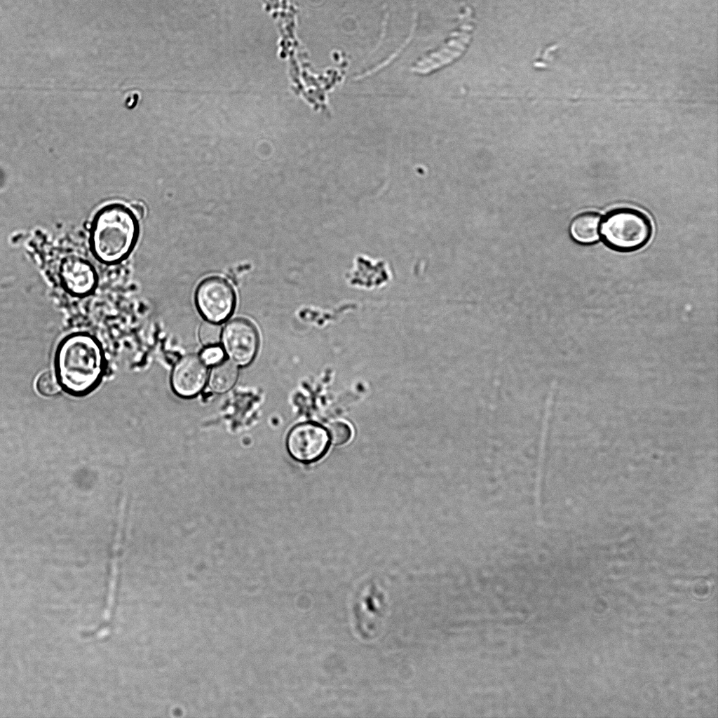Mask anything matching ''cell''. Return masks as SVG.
<instances>
[{
	"label": "cell",
	"instance_id": "cell-1",
	"mask_svg": "<svg viewBox=\"0 0 718 718\" xmlns=\"http://www.w3.org/2000/svg\"><path fill=\"white\" fill-rule=\"evenodd\" d=\"M139 236L137 217L121 203L100 208L92 220L90 249L100 262L112 265L125 260L134 249Z\"/></svg>",
	"mask_w": 718,
	"mask_h": 718
},
{
	"label": "cell",
	"instance_id": "cell-2",
	"mask_svg": "<svg viewBox=\"0 0 718 718\" xmlns=\"http://www.w3.org/2000/svg\"><path fill=\"white\" fill-rule=\"evenodd\" d=\"M57 367L60 381L68 391H85L96 383L101 374L100 348L89 337L73 336L60 348Z\"/></svg>",
	"mask_w": 718,
	"mask_h": 718
},
{
	"label": "cell",
	"instance_id": "cell-3",
	"mask_svg": "<svg viewBox=\"0 0 718 718\" xmlns=\"http://www.w3.org/2000/svg\"><path fill=\"white\" fill-rule=\"evenodd\" d=\"M600 237L609 249L631 252L644 248L653 235V224L646 214L630 207L614 208L601 220Z\"/></svg>",
	"mask_w": 718,
	"mask_h": 718
},
{
	"label": "cell",
	"instance_id": "cell-4",
	"mask_svg": "<svg viewBox=\"0 0 718 718\" xmlns=\"http://www.w3.org/2000/svg\"><path fill=\"white\" fill-rule=\"evenodd\" d=\"M195 302L198 311L206 320L219 323L232 313L236 304V294L225 279L210 276L198 284L195 292Z\"/></svg>",
	"mask_w": 718,
	"mask_h": 718
},
{
	"label": "cell",
	"instance_id": "cell-5",
	"mask_svg": "<svg viewBox=\"0 0 718 718\" xmlns=\"http://www.w3.org/2000/svg\"><path fill=\"white\" fill-rule=\"evenodd\" d=\"M286 447L295 461L308 464L323 458L329 448V436L320 425L306 422L294 426L289 432Z\"/></svg>",
	"mask_w": 718,
	"mask_h": 718
},
{
	"label": "cell",
	"instance_id": "cell-6",
	"mask_svg": "<svg viewBox=\"0 0 718 718\" xmlns=\"http://www.w3.org/2000/svg\"><path fill=\"white\" fill-rule=\"evenodd\" d=\"M224 351L235 364H250L257 355L259 337L257 328L249 320L235 318L229 320L222 330Z\"/></svg>",
	"mask_w": 718,
	"mask_h": 718
},
{
	"label": "cell",
	"instance_id": "cell-7",
	"mask_svg": "<svg viewBox=\"0 0 718 718\" xmlns=\"http://www.w3.org/2000/svg\"><path fill=\"white\" fill-rule=\"evenodd\" d=\"M473 22L470 12L465 13L461 19L459 30L454 32L448 41L439 48L420 59L415 64L414 71L419 74H428L460 57L470 40Z\"/></svg>",
	"mask_w": 718,
	"mask_h": 718
},
{
	"label": "cell",
	"instance_id": "cell-8",
	"mask_svg": "<svg viewBox=\"0 0 718 718\" xmlns=\"http://www.w3.org/2000/svg\"><path fill=\"white\" fill-rule=\"evenodd\" d=\"M125 508L126 498L123 496H121L118 508L116 533L111 548L109 575L103 618L102 622L96 627L97 631L103 635L109 634L110 632L116 607L119 578V558L121 549Z\"/></svg>",
	"mask_w": 718,
	"mask_h": 718
},
{
	"label": "cell",
	"instance_id": "cell-9",
	"mask_svg": "<svg viewBox=\"0 0 718 718\" xmlns=\"http://www.w3.org/2000/svg\"><path fill=\"white\" fill-rule=\"evenodd\" d=\"M207 365L201 357L189 354L182 357L175 363L171 374V385L174 392L183 398L197 395L205 386L208 378Z\"/></svg>",
	"mask_w": 718,
	"mask_h": 718
},
{
	"label": "cell",
	"instance_id": "cell-10",
	"mask_svg": "<svg viewBox=\"0 0 718 718\" xmlns=\"http://www.w3.org/2000/svg\"><path fill=\"white\" fill-rule=\"evenodd\" d=\"M60 276L65 287L75 294H86L95 287L97 275L90 263L76 256H67L60 265Z\"/></svg>",
	"mask_w": 718,
	"mask_h": 718
},
{
	"label": "cell",
	"instance_id": "cell-11",
	"mask_svg": "<svg viewBox=\"0 0 718 718\" xmlns=\"http://www.w3.org/2000/svg\"><path fill=\"white\" fill-rule=\"evenodd\" d=\"M601 220V215L593 211H586L576 215L569 227L571 238L581 245L597 242L600 236Z\"/></svg>",
	"mask_w": 718,
	"mask_h": 718
},
{
	"label": "cell",
	"instance_id": "cell-12",
	"mask_svg": "<svg viewBox=\"0 0 718 718\" xmlns=\"http://www.w3.org/2000/svg\"><path fill=\"white\" fill-rule=\"evenodd\" d=\"M238 370L234 363L224 360L215 365L208 378L210 390L216 393L229 391L236 384Z\"/></svg>",
	"mask_w": 718,
	"mask_h": 718
},
{
	"label": "cell",
	"instance_id": "cell-13",
	"mask_svg": "<svg viewBox=\"0 0 718 718\" xmlns=\"http://www.w3.org/2000/svg\"><path fill=\"white\" fill-rule=\"evenodd\" d=\"M360 602L357 605V616H358V622H365V625L369 626V623L372 622V625L375 627L376 623L380 619V616L383 614L384 610V598L380 591L374 587H372L368 590L367 593L363 596L360 599Z\"/></svg>",
	"mask_w": 718,
	"mask_h": 718
},
{
	"label": "cell",
	"instance_id": "cell-14",
	"mask_svg": "<svg viewBox=\"0 0 718 718\" xmlns=\"http://www.w3.org/2000/svg\"><path fill=\"white\" fill-rule=\"evenodd\" d=\"M222 327L217 323L205 320L199 327V339L205 347L217 346L222 340Z\"/></svg>",
	"mask_w": 718,
	"mask_h": 718
},
{
	"label": "cell",
	"instance_id": "cell-15",
	"mask_svg": "<svg viewBox=\"0 0 718 718\" xmlns=\"http://www.w3.org/2000/svg\"><path fill=\"white\" fill-rule=\"evenodd\" d=\"M36 388L45 396H53L59 393L60 386L55 375L51 372L42 373L37 379Z\"/></svg>",
	"mask_w": 718,
	"mask_h": 718
},
{
	"label": "cell",
	"instance_id": "cell-16",
	"mask_svg": "<svg viewBox=\"0 0 718 718\" xmlns=\"http://www.w3.org/2000/svg\"><path fill=\"white\" fill-rule=\"evenodd\" d=\"M329 433L332 444L342 445L349 441L352 435V431L346 423L337 421L330 426Z\"/></svg>",
	"mask_w": 718,
	"mask_h": 718
},
{
	"label": "cell",
	"instance_id": "cell-17",
	"mask_svg": "<svg viewBox=\"0 0 718 718\" xmlns=\"http://www.w3.org/2000/svg\"><path fill=\"white\" fill-rule=\"evenodd\" d=\"M224 358V351L217 346H208L202 351L201 358L207 365H216Z\"/></svg>",
	"mask_w": 718,
	"mask_h": 718
},
{
	"label": "cell",
	"instance_id": "cell-18",
	"mask_svg": "<svg viewBox=\"0 0 718 718\" xmlns=\"http://www.w3.org/2000/svg\"><path fill=\"white\" fill-rule=\"evenodd\" d=\"M133 208L134 209L132 210L133 211L135 215L137 216V217H142L143 216L144 211L143 207L141 205H140V204L134 205H133Z\"/></svg>",
	"mask_w": 718,
	"mask_h": 718
}]
</instances>
